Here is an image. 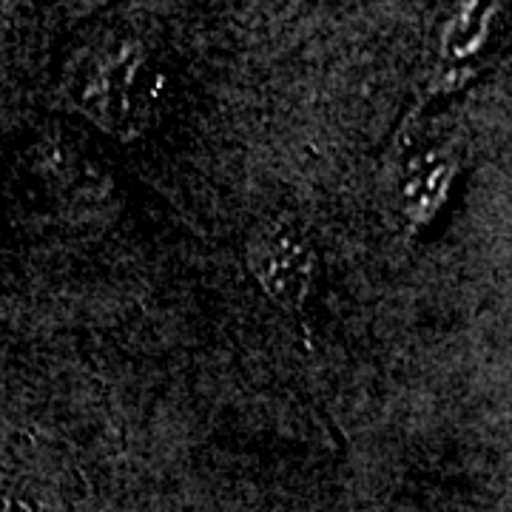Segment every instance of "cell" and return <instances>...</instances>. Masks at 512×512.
Returning a JSON list of instances; mask_svg holds the SVG:
<instances>
[{
  "label": "cell",
  "instance_id": "obj_1",
  "mask_svg": "<svg viewBox=\"0 0 512 512\" xmlns=\"http://www.w3.org/2000/svg\"><path fill=\"white\" fill-rule=\"evenodd\" d=\"M305 248L293 234H271L256 245V271L276 296H299L305 282Z\"/></svg>",
  "mask_w": 512,
  "mask_h": 512
}]
</instances>
